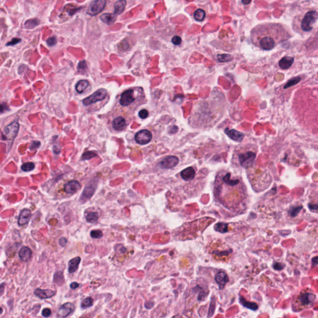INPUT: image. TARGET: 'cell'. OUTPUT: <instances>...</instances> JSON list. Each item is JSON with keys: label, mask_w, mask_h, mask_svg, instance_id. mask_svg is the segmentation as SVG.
I'll return each instance as SVG.
<instances>
[{"label": "cell", "mask_w": 318, "mask_h": 318, "mask_svg": "<svg viewBox=\"0 0 318 318\" xmlns=\"http://www.w3.org/2000/svg\"><path fill=\"white\" fill-rule=\"evenodd\" d=\"M32 256L31 249L28 247H22L19 252V257L23 262L29 261Z\"/></svg>", "instance_id": "obj_22"}, {"label": "cell", "mask_w": 318, "mask_h": 318, "mask_svg": "<svg viewBox=\"0 0 318 318\" xmlns=\"http://www.w3.org/2000/svg\"><path fill=\"white\" fill-rule=\"evenodd\" d=\"M78 71L81 74H85L88 72V66L86 64V62L85 60H82L79 63L77 67Z\"/></svg>", "instance_id": "obj_35"}, {"label": "cell", "mask_w": 318, "mask_h": 318, "mask_svg": "<svg viewBox=\"0 0 318 318\" xmlns=\"http://www.w3.org/2000/svg\"><path fill=\"white\" fill-rule=\"evenodd\" d=\"M148 116H149V112L146 109H141V111L139 112V116L140 117V118H141L142 119H144L147 118L148 117Z\"/></svg>", "instance_id": "obj_45"}, {"label": "cell", "mask_w": 318, "mask_h": 318, "mask_svg": "<svg viewBox=\"0 0 318 318\" xmlns=\"http://www.w3.org/2000/svg\"><path fill=\"white\" fill-rule=\"evenodd\" d=\"M9 109V108L7 105V104L6 103H2L1 105V112L3 113L4 111H6V110H8Z\"/></svg>", "instance_id": "obj_52"}, {"label": "cell", "mask_w": 318, "mask_h": 318, "mask_svg": "<svg viewBox=\"0 0 318 318\" xmlns=\"http://www.w3.org/2000/svg\"><path fill=\"white\" fill-rule=\"evenodd\" d=\"M256 158V153L252 150L240 151L236 154V162L242 167L249 169L253 165Z\"/></svg>", "instance_id": "obj_7"}, {"label": "cell", "mask_w": 318, "mask_h": 318, "mask_svg": "<svg viewBox=\"0 0 318 318\" xmlns=\"http://www.w3.org/2000/svg\"><path fill=\"white\" fill-rule=\"evenodd\" d=\"M105 0H95L92 2L87 10V13L92 16H96L103 10L106 5Z\"/></svg>", "instance_id": "obj_12"}, {"label": "cell", "mask_w": 318, "mask_h": 318, "mask_svg": "<svg viewBox=\"0 0 318 318\" xmlns=\"http://www.w3.org/2000/svg\"><path fill=\"white\" fill-rule=\"evenodd\" d=\"M79 286H80V284L78 283L77 282H72V283H71V284L70 285V287L72 289L75 290L76 288H77L78 287H79Z\"/></svg>", "instance_id": "obj_53"}, {"label": "cell", "mask_w": 318, "mask_h": 318, "mask_svg": "<svg viewBox=\"0 0 318 318\" xmlns=\"http://www.w3.org/2000/svg\"><path fill=\"white\" fill-rule=\"evenodd\" d=\"M35 168L34 163L32 162H26L22 165L21 169L22 171L28 172L33 170Z\"/></svg>", "instance_id": "obj_36"}, {"label": "cell", "mask_w": 318, "mask_h": 318, "mask_svg": "<svg viewBox=\"0 0 318 318\" xmlns=\"http://www.w3.org/2000/svg\"><path fill=\"white\" fill-rule=\"evenodd\" d=\"M316 299V294L310 288H304L294 298L292 303L293 310L298 312L309 309L313 306Z\"/></svg>", "instance_id": "obj_4"}, {"label": "cell", "mask_w": 318, "mask_h": 318, "mask_svg": "<svg viewBox=\"0 0 318 318\" xmlns=\"http://www.w3.org/2000/svg\"><path fill=\"white\" fill-rule=\"evenodd\" d=\"M97 185L98 181H96L95 180H93L90 182H89L83 190V192L81 195L80 201L82 203H86L88 200L91 199V198L93 196L95 192Z\"/></svg>", "instance_id": "obj_11"}, {"label": "cell", "mask_w": 318, "mask_h": 318, "mask_svg": "<svg viewBox=\"0 0 318 318\" xmlns=\"http://www.w3.org/2000/svg\"><path fill=\"white\" fill-rule=\"evenodd\" d=\"M81 188L80 183L77 180H72L64 185L65 192L69 195H73Z\"/></svg>", "instance_id": "obj_17"}, {"label": "cell", "mask_w": 318, "mask_h": 318, "mask_svg": "<svg viewBox=\"0 0 318 318\" xmlns=\"http://www.w3.org/2000/svg\"><path fill=\"white\" fill-rule=\"evenodd\" d=\"M81 262V258L80 257H76L71 259L69 262L68 271L69 273H73L77 270Z\"/></svg>", "instance_id": "obj_24"}, {"label": "cell", "mask_w": 318, "mask_h": 318, "mask_svg": "<svg viewBox=\"0 0 318 318\" xmlns=\"http://www.w3.org/2000/svg\"><path fill=\"white\" fill-rule=\"evenodd\" d=\"M225 133L229 137L233 139V141L239 142L243 141V140L244 137V134L243 133H242L236 129H229L227 128L225 130Z\"/></svg>", "instance_id": "obj_19"}, {"label": "cell", "mask_w": 318, "mask_h": 318, "mask_svg": "<svg viewBox=\"0 0 318 318\" xmlns=\"http://www.w3.org/2000/svg\"><path fill=\"white\" fill-rule=\"evenodd\" d=\"M42 315L44 317H49L50 315H51V310L48 308H44L42 311Z\"/></svg>", "instance_id": "obj_49"}, {"label": "cell", "mask_w": 318, "mask_h": 318, "mask_svg": "<svg viewBox=\"0 0 318 318\" xmlns=\"http://www.w3.org/2000/svg\"><path fill=\"white\" fill-rule=\"evenodd\" d=\"M5 283H2L1 284V296H2L3 295V293H4V288H5Z\"/></svg>", "instance_id": "obj_55"}, {"label": "cell", "mask_w": 318, "mask_h": 318, "mask_svg": "<svg viewBox=\"0 0 318 318\" xmlns=\"http://www.w3.org/2000/svg\"><path fill=\"white\" fill-rule=\"evenodd\" d=\"M290 37L288 29L278 23L267 22L259 24L250 32L252 43L257 47L270 50L278 44L287 41Z\"/></svg>", "instance_id": "obj_2"}, {"label": "cell", "mask_w": 318, "mask_h": 318, "mask_svg": "<svg viewBox=\"0 0 318 318\" xmlns=\"http://www.w3.org/2000/svg\"><path fill=\"white\" fill-rule=\"evenodd\" d=\"M302 209H303V207L301 206L293 207L290 210V214L291 216H292V217H295V216H296L298 215L299 212Z\"/></svg>", "instance_id": "obj_41"}, {"label": "cell", "mask_w": 318, "mask_h": 318, "mask_svg": "<svg viewBox=\"0 0 318 318\" xmlns=\"http://www.w3.org/2000/svg\"><path fill=\"white\" fill-rule=\"evenodd\" d=\"M214 196L216 201L231 211L239 213L246 209L247 198L246 185L239 176H233L227 171L222 170L216 175Z\"/></svg>", "instance_id": "obj_1"}, {"label": "cell", "mask_w": 318, "mask_h": 318, "mask_svg": "<svg viewBox=\"0 0 318 318\" xmlns=\"http://www.w3.org/2000/svg\"><path fill=\"white\" fill-rule=\"evenodd\" d=\"M75 305L70 302H67L61 305L57 312V316L59 318H65L75 311Z\"/></svg>", "instance_id": "obj_13"}, {"label": "cell", "mask_w": 318, "mask_h": 318, "mask_svg": "<svg viewBox=\"0 0 318 318\" xmlns=\"http://www.w3.org/2000/svg\"><path fill=\"white\" fill-rule=\"evenodd\" d=\"M57 37L55 36L50 37L47 40V44L50 47L55 45L57 44Z\"/></svg>", "instance_id": "obj_42"}, {"label": "cell", "mask_w": 318, "mask_h": 318, "mask_svg": "<svg viewBox=\"0 0 318 318\" xmlns=\"http://www.w3.org/2000/svg\"><path fill=\"white\" fill-rule=\"evenodd\" d=\"M242 2H243V3H244V5H247V4L250 3L251 2H250V1H249V2H244V1H243Z\"/></svg>", "instance_id": "obj_57"}, {"label": "cell", "mask_w": 318, "mask_h": 318, "mask_svg": "<svg viewBox=\"0 0 318 318\" xmlns=\"http://www.w3.org/2000/svg\"><path fill=\"white\" fill-rule=\"evenodd\" d=\"M313 261V263L314 264V265H317L318 264V257H315L312 260Z\"/></svg>", "instance_id": "obj_56"}, {"label": "cell", "mask_w": 318, "mask_h": 318, "mask_svg": "<svg viewBox=\"0 0 318 318\" xmlns=\"http://www.w3.org/2000/svg\"><path fill=\"white\" fill-rule=\"evenodd\" d=\"M179 162V159L176 156H167L162 159L159 163V165L163 169H169L176 167Z\"/></svg>", "instance_id": "obj_15"}, {"label": "cell", "mask_w": 318, "mask_h": 318, "mask_svg": "<svg viewBox=\"0 0 318 318\" xmlns=\"http://www.w3.org/2000/svg\"><path fill=\"white\" fill-rule=\"evenodd\" d=\"M205 16H206L205 11L201 9H198L194 13V18L197 21H202L203 19H205Z\"/></svg>", "instance_id": "obj_34"}, {"label": "cell", "mask_w": 318, "mask_h": 318, "mask_svg": "<svg viewBox=\"0 0 318 318\" xmlns=\"http://www.w3.org/2000/svg\"><path fill=\"white\" fill-rule=\"evenodd\" d=\"M53 282L58 286H62L65 283V278L63 276V273L61 271H57L54 273L53 277Z\"/></svg>", "instance_id": "obj_27"}, {"label": "cell", "mask_w": 318, "mask_h": 318, "mask_svg": "<svg viewBox=\"0 0 318 318\" xmlns=\"http://www.w3.org/2000/svg\"><path fill=\"white\" fill-rule=\"evenodd\" d=\"M247 170L250 183L254 189L263 190L270 185L272 180L268 172L259 169H253L252 167Z\"/></svg>", "instance_id": "obj_5"}, {"label": "cell", "mask_w": 318, "mask_h": 318, "mask_svg": "<svg viewBox=\"0 0 318 318\" xmlns=\"http://www.w3.org/2000/svg\"><path fill=\"white\" fill-rule=\"evenodd\" d=\"M126 5V2L124 0H121V1H118L115 3H114V14L116 15H120L124 11L125 7Z\"/></svg>", "instance_id": "obj_28"}, {"label": "cell", "mask_w": 318, "mask_h": 318, "mask_svg": "<svg viewBox=\"0 0 318 318\" xmlns=\"http://www.w3.org/2000/svg\"><path fill=\"white\" fill-rule=\"evenodd\" d=\"M218 59L219 61L224 62H227V61H231L233 59V57L229 54H222V55H218Z\"/></svg>", "instance_id": "obj_39"}, {"label": "cell", "mask_w": 318, "mask_h": 318, "mask_svg": "<svg viewBox=\"0 0 318 318\" xmlns=\"http://www.w3.org/2000/svg\"><path fill=\"white\" fill-rule=\"evenodd\" d=\"M97 154L95 153V152L93 151H87L86 152H85V153H83V154L82 155V159L83 160H90L92 158H94V157H97Z\"/></svg>", "instance_id": "obj_37"}, {"label": "cell", "mask_w": 318, "mask_h": 318, "mask_svg": "<svg viewBox=\"0 0 318 318\" xmlns=\"http://www.w3.org/2000/svg\"><path fill=\"white\" fill-rule=\"evenodd\" d=\"M318 18V13L316 11H310L304 15L302 22L301 28L304 31L308 32L312 30L313 25Z\"/></svg>", "instance_id": "obj_8"}, {"label": "cell", "mask_w": 318, "mask_h": 318, "mask_svg": "<svg viewBox=\"0 0 318 318\" xmlns=\"http://www.w3.org/2000/svg\"><path fill=\"white\" fill-rule=\"evenodd\" d=\"M239 300H240V303L243 304V306H244V307H246V308H247L248 309H250V310H253V311H256V310H257L258 309V305L256 303H252V302L247 301L243 296H240Z\"/></svg>", "instance_id": "obj_29"}, {"label": "cell", "mask_w": 318, "mask_h": 318, "mask_svg": "<svg viewBox=\"0 0 318 318\" xmlns=\"http://www.w3.org/2000/svg\"><path fill=\"white\" fill-rule=\"evenodd\" d=\"M144 98L145 95L142 88H131L122 93L119 99V103L122 106H128L134 103L137 99H144Z\"/></svg>", "instance_id": "obj_6"}, {"label": "cell", "mask_w": 318, "mask_h": 318, "mask_svg": "<svg viewBox=\"0 0 318 318\" xmlns=\"http://www.w3.org/2000/svg\"><path fill=\"white\" fill-rule=\"evenodd\" d=\"M98 218H99V214L98 213H96V212H92V213H89L86 216V221L90 223H96Z\"/></svg>", "instance_id": "obj_33"}, {"label": "cell", "mask_w": 318, "mask_h": 318, "mask_svg": "<svg viewBox=\"0 0 318 318\" xmlns=\"http://www.w3.org/2000/svg\"><path fill=\"white\" fill-rule=\"evenodd\" d=\"M214 96L211 95L208 99L200 101L196 104L192 115L189 118L190 125L193 128H204L208 127V113L215 123L221 117L225 99L221 98V95L218 99H216Z\"/></svg>", "instance_id": "obj_3"}, {"label": "cell", "mask_w": 318, "mask_h": 318, "mask_svg": "<svg viewBox=\"0 0 318 318\" xmlns=\"http://www.w3.org/2000/svg\"><path fill=\"white\" fill-rule=\"evenodd\" d=\"M172 43L175 45H179L182 43V38L179 35H175L172 39Z\"/></svg>", "instance_id": "obj_46"}, {"label": "cell", "mask_w": 318, "mask_h": 318, "mask_svg": "<svg viewBox=\"0 0 318 318\" xmlns=\"http://www.w3.org/2000/svg\"><path fill=\"white\" fill-rule=\"evenodd\" d=\"M93 305V299L92 297H86L81 303V308L87 309Z\"/></svg>", "instance_id": "obj_31"}, {"label": "cell", "mask_w": 318, "mask_h": 318, "mask_svg": "<svg viewBox=\"0 0 318 318\" xmlns=\"http://www.w3.org/2000/svg\"><path fill=\"white\" fill-rule=\"evenodd\" d=\"M273 267H274V269L275 270H282L283 269L284 266H283V264H282L280 263H275Z\"/></svg>", "instance_id": "obj_50"}, {"label": "cell", "mask_w": 318, "mask_h": 318, "mask_svg": "<svg viewBox=\"0 0 318 318\" xmlns=\"http://www.w3.org/2000/svg\"><path fill=\"white\" fill-rule=\"evenodd\" d=\"M215 307H216V301H215V299L213 298L211 303V305H210V308H209V314H208V317L212 316L213 315V313L214 312V310H215Z\"/></svg>", "instance_id": "obj_44"}, {"label": "cell", "mask_w": 318, "mask_h": 318, "mask_svg": "<svg viewBox=\"0 0 318 318\" xmlns=\"http://www.w3.org/2000/svg\"><path fill=\"white\" fill-rule=\"evenodd\" d=\"M21 41V39H19V38H13L10 42H8L6 44V45L7 46H12V45H15L18 43H19Z\"/></svg>", "instance_id": "obj_48"}, {"label": "cell", "mask_w": 318, "mask_h": 318, "mask_svg": "<svg viewBox=\"0 0 318 318\" xmlns=\"http://www.w3.org/2000/svg\"><path fill=\"white\" fill-rule=\"evenodd\" d=\"M126 126V122L124 118L119 116L116 118L112 121L113 128L116 131H122Z\"/></svg>", "instance_id": "obj_23"}, {"label": "cell", "mask_w": 318, "mask_h": 318, "mask_svg": "<svg viewBox=\"0 0 318 318\" xmlns=\"http://www.w3.org/2000/svg\"><path fill=\"white\" fill-rule=\"evenodd\" d=\"M34 293L37 298H39L41 300H44L51 298L54 296L55 295L56 291L50 289L43 290L40 288H38L34 290Z\"/></svg>", "instance_id": "obj_16"}, {"label": "cell", "mask_w": 318, "mask_h": 318, "mask_svg": "<svg viewBox=\"0 0 318 318\" xmlns=\"http://www.w3.org/2000/svg\"><path fill=\"white\" fill-rule=\"evenodd\" d=\"M80 318H88V317H87V316H82Z\"/></svg>", "instance_id": "obj_58"}, {"label": "cell", "mask_w": 318, "mask_h": 318, "mask_svg": "<svg viewBox=\"0 0 318 318\" xmlns=\"http://www.w3.org/2000/svg\"><path fill=\"white\" fill-rule=\"evenodd\" d=\"M89 85V82L87 80H82L79 81L77 85H76L75 88L77 92L79 93H82L85 92V90L86 89V88Z\"/></svg>", "instance_id": "obj_30"}, {"label": "cell", "mask_w": 318, "mask_h": 318, "mask_svg": "<svg viewBox=\"0 0 318 318\" xmlns=\"http://www.w3.org/2000/svg\"><path fill=\"white\" fill-rule=\"evenodd\" d=\"M67 240L65 237H62L59 240V244L62 247H64L67 244Z\"/></svg>", "instance_id": "obj_51"}, {"label": "cell", "mask_w": 318, "mask_h": 318, "mask_svg": "<svg viewBox=\"0 0 318 318\" xmlns=\"http://www.w3.org/2000/svg\"><path fill=\"white\" fill-rule=\"evenodd\" d=\"M152 135L150 131L147 129L139 131L135 135V141L140 145H145L150 142Z\"/></svg>", "instance_id": "obj_14"}, {"label": "cell", "mask_w": 318, "mask_h": 318, "mask_svg": "<svg viewBox=\"0 0 318 318\" xmlns=\"http://www.w3.org/2000/svg\"><path fill=\"white\" fill-rule=\"evenodd\" d=\"M41 146V142L39 141H32V143L30 145V150H35L37 149V148H39V146Z\"/></svg>", "instance_id": "obj_47"}, {"label": "cell", "mask_w": 318, "mask_h": 318, "mask_svg": "<svg viewBox=\"0 0 318 318\" xmlns=\"http://www.w3.org/2000/svg\"><path fill=\"white\" fill-rule=\"evenodd\" d=\"M215 280L216 283L219 285L220 289H222L229 282V279L227 275L224 272H219L215 276Z\"/></svg>", "instance_id": "obj_21"}, {"label": "cell", "mask_w": 318, "mask_h": 318, "mask_svg": "<svg viewBox=\"0 0 318 318\" xmlns=\"http://www.w3.org/2000/svg\"><path fill=\"white\" fill-rule=\"evenodd\" d=\"M38 24H39V21H37V19H31L26 22V23L24 24V26L28 29H32L35 26H37Z\"/></svg>", "instance_id": "obj_38"}, {"label": "cell", "mask_w": 318, "mask_h": 318, "mask_svg": "<svg viewBox=\"0 0 318 318\" xmlns=\"http://www.w3.org/2000/svg\"><path fill=\"white\" fill-rule=\"evenodd\" d=\"M294 62L293 57H284L279 62V66L282 70H287L291 67Z\"/></svg>", "instance_id": "obj_25"}, {"label": "cell", "mask_w": 318, "mask_h": 318, "mask_svg": "<svg viewBox=\"0 0 318 318\" xmlns=\"http://www.w3.org/2000/svg\"><path fill=\"white\" fill-rule=\"evenodd\" d=\"M107 95V91L103 88H101L99 90L95 92L90 96L85 98L83 100V103L85 106L90 105L93 103L98 102L99 101L103 100Z\"/></svg>", "instance_id": "obj_10"}, {"label": "cell", "mask_w": 318, "mask_h": 318, "mask_svg": "<svg viewBox=\"0 0 318 318\" xmlns=\"http://www.w3.org/2000/svg\"><path fill=\"white\" fill-rule=\"evenodd\" d=\"M31 218V212L28 209H22L20 214L18 218V224L21 226L26 225L28 224Z\"/></svg>", "instance_id": "obj_18"}, {"label": "cell", "mask_w": 318, "mask_h": 318, "mask_svg": "<svg viewBox=\"0 0 318 318\" xmlns=\"http://www.w3.org/2000/svg\"><path fill=\"white\" fill-rule=\"evenodd\" d=\"M300 81V77H296V78H294L293 79H291L287 83L286 85L285 86V88H286L288 87H290L293 85H296V83H298Z\"/></svg>", "instance_id": "obj_43"}, {"label": "cell", "mask_w": 318, "mask_h": 318, "mask_svg": "<svg viewBox=\"0 0 318 318\" xmlns=\"http://www.w3.org/2000/svg\"><path fill=\"white\" fill-rule=\"evenodd\" d=\"M19 129V124L18 122H13L6 126L3 132L2 138L3 140H13L17 136Z\"/></svg>", "instance_id": "obj_9"}, {"label": "cell", "mask_w": 318, "mask_h": 318, "mask_svg": "<svg viewBox=\"0 0 318 318\" xmlns=\"http://www.w3.org/2000/svg\"><path fill=\"white\" fill-rule=\"evenodd\" d=\"M180 175L185 181L189 182L193 180L196 175V171L193 167H189L183 170L180 173Z\"/></svg>", "instance_id": "obj_20"}, {"label": "cell", "mask_w": 318, "mask_h": 318, "mask_svg": "<svg viewBox=\"0 0 318 318\" xmlns=\"http://www.w3.org/2000/svg\"><path fill=\"white\" fill-rule=\"evenodd\" d=\"M90 236L93 239H99L102 237L103 233L100 230H93L91 232Z\"/></svg>", "instance_id": "obj_40"}, {"label": "cell", "mask_w": 318, "mask_h": 318, "mask_svg": "<svg viewBox=\"0 0 318 318\" xmlns=\"http://www.w3.org/2000/svg\"><path fill=\"white\" fill-rule=\"evenodd\" d=\"M101 20L108 25H111L116 21L117 16L115 14L105 13L100 16Z\"/></svg>", "instance_id": "obj_26"}, {"label": "cell", "mask_w": 318, "mask_h": 318, "mask_svg": "<svg viewBox=\"0 0 318 318\" xmlns=\"http://www.w3.org/2000/svg\"><path fill=\"white\" fill-rule=\"evenodd\" d=\"M214 229L219 233H225L228 231V224L224 223H219L214 226Z\"/></svg>", "instance_id": "obj_32"}, {"label": "cell", "mask_w": 318, "mask_h": 318, "mask_svg": "<svg viewBox=\"0 0 318 318\" xmlns=\"http://www.w3.org/2000/svg\"><path fill=\"white\" fill-rule=\"evenodd\" d=\"M310 209L311 210H314V211H316V210H318V205H315V204H309L308 205Z\"/></svg>", "instance_id": "obj_54"}]
</instances>
